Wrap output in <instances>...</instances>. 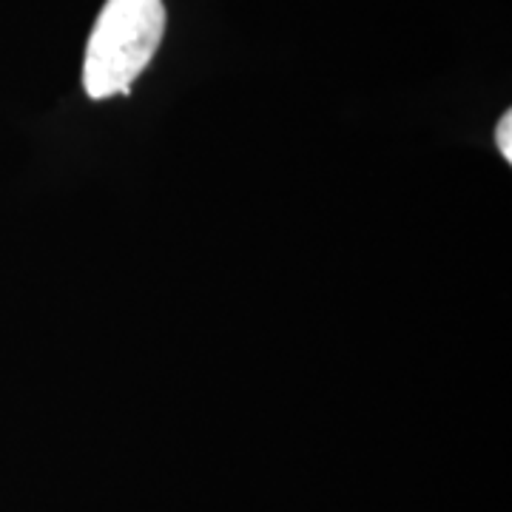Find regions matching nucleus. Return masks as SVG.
I'll return each instance as SVG.
<instances>
[{
    "label": "nucleus",
    "instance_id": "2",
    "mask_svg": "<svg viewBox=\"0 0 512 512\" xmlns=\"http://www.w3.org/2000/svg\"><path fill=\"white\" fill-rule=\"evenodd\" d=\"M495 143L501 148L504 160L512 163V114H504V117H501V123L495 128Z\"/></svg>",
    "mask_w": 512,
    "mask_h": 512
},
{
    "label": "nucleus",
    "instance_id": "1",
    "mask_svg": "<svg viewBox=\"0 0 512 512\" xmlns=\"http://www.w3.org/2000/svg\"><path fill=\"white\" fill-rule=\"evenodd\" d=\"M163 35V0H106L83 60L86 94L106 100L131 92V83L151 63Z\"/></svg>",
    "mask_w": 512,
    "mask_h": 512
}]
</instances>
